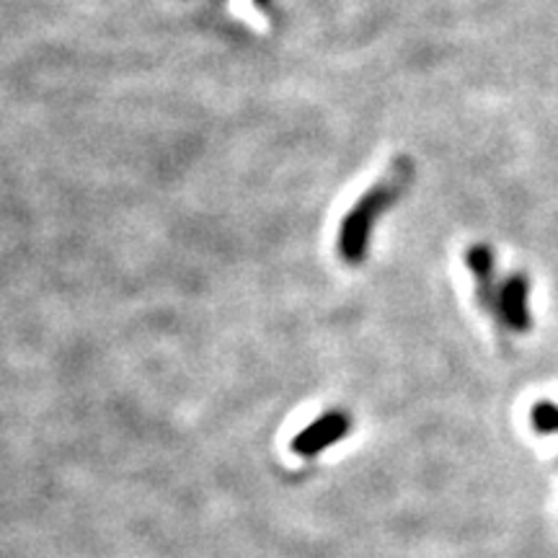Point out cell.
I'll use <instances>...</instances> for the list:
<instances>
[{
  "label": "cell",
  "mask_w": 558,
  "mask_h": 558,
  "mask_svg": "<svg viewBox=\"0 0 558 558\" xmlns=\"http://www.w3.org/2000/svg\"><path fill=\"white\" fill-rule=\"evenodd\" d=\"M409 179H411L409 160L407 158L396 160L386 177H383L378 184H375L373 190L357 202V205H354L352 213L347 215L344 222H341V233H339V251L347 262H360L362 256H365L369 228H373V222L386 213V207H390L401 197V192L407 190Z\"/></svg>",
  "instance_id": "cell-1"
},
{
  "label": "cell",
  "mask_w": 558,
  "mask_h": 558,
  "mask_svg": "<svg viewBox=\"0 0 558 558\" xmlns=\"http://www.w3.org/2000/svg\"><path fill=\"white\" fill-rule=\"evenodd\" d=\"M525 284L522 279H512L505 290H501V308H505V316L512 320L514 326L525 324Z\"/></svg>",
  "instance_id": "cell-2"
}]
</instances>
